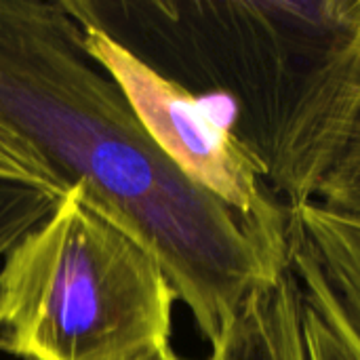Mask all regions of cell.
Segmentation results:
<instances>
[{"mask_svg":"<svg viewBox=\"0 0 360 360\" xmlns=\"http://www.w3.org/2000/svg\"><path fill=\"white\" fill-rule=\"evenodd\" d=\"M0 179L49 190L63 196L68 190L38 156V152L0 118Z\"/></svg>","mask_w":360,"mask_h":360,"instance_id":"10","label":"cell"},{"mask_svg":"<svg viewBox=\"0 0 360 360\" xmlns=\"http://www.w3.org/2000/svg\"><path fill=\"white\" fill-rule=\"evenodd\" d=\"M209 360H308L302 329V287L291 268L249 295Z\"/></svg>","mask_w":360,"mask_h":360,"instance_id":"6","label":"cell"},{"mask_svg":"<svg viewBox=\"0 0 360 360\" xmlns=\"http://www.w3.org/2000/svg\"><path fill=\"white\" fill-rule=\"evenodd\" d=\"M289 268L302 287V329L308 360H360V331L310 255L291 245Z\"/></svg>","mask_w":360,"mask_h":360,"instance_id":"8","label":"cell"},{"mask_svg":"<svg viewBox=\"0 0 360 360\" xmlns=\"http://www.w3.org/2000/svg\"><path fill=\"white\" fill-rule=\"evenodd\" d=\"M289 211V243L310 255L360 331V224L306 205Z\"/></svg>","mask_w":360,"mask_h":360,"instance_id":"7","label":"cell"},{"mask_svg":"<svg viewBox=\"0 0 360 360\" xmlns=\"http://www.w3.org/2000/svg\"><path fill=\"white\" fill-rule=\"evenodd\" d=\"M156 74L202 97L262 167L300 103L360 40V0H61Z\"/></svg>","mask_w":360,"mask_h":360,"instance_id":"2","label":"cell"},{"mask_svg":"<svg viewBox=\"0 0 360 360\" xmlns=\"http://www.w3.org/2000/svg\"><path fill=\"white\" fill-rule=\"evenodd\" d=\"M61 196L17 181L0 179V257L19 243L23 234L44 221Z\"/></svg>","mask_w":360,"mask_h":360,"instance_id":"9","label":"cell"},{"mask_svg":"<svg viewBox=\"0 0 360 360\" xmlns=\"http://www.w3.org/2000/svg\"><path fill=\"white\" fill-rule=\"evenodd\" d=\"M285 209L319 207L360 224V40L312 84L266 169Z\"/></svg>","mask_w":360,"mask_h":360,"instance_id":"5","label":"cell"},{"mask_svg":"<svg viewBox=\"0 0 360 360\" xmlns=\"http://www.w3.org/2000/svg\"><path fill=\"white\" fill-rule=\"evenodd\" d=\"M143 360H179V356L173 352V348H171V346H165V348L156 350L154 354H150L148 359H143Z\"/></svg>","mask_w":360,"mask_h":360,"instance_id":"11","label":"cell"},{"mask_svg":"<svg viewBox=\"0 0 360 360\" xmlns=\"http://www.w3.org/2000/svg\"><path fill=\"white\" fill-rule=\"evenodd\" d=\"M160 264L78 188L2 257L0 350L21 360H143L171 346Z\"/></svg>","mask_w":360,"mask_h":360,"instance_id":"3","label":"cell"},{"mask_svg":"<svg viewBox=\"0 0 360 360\" xmlns=\"http://www.w3.org/2000/svg\"><path fill=\"white\" fill-rule=\"evenodd\" d=\"M0 118L160 264L209 344L289 270L291 243L264 236L154 143L63 2L0 0Z\"/></svg>","mask_w":360,"mask_h":360,"instance_id":"1","label":"cell"},{"mask_svg":"<svg viewBox=\"0 0 360 360\" xmlns=\"http://www.w3.org/2000/svg\"><path fill=\"white\" fill-rule=\"evenodd\" d=\"M82 30L91 57L122 89L154 143L255 230L278 245H289V211L230 124L202 97L156 74L101 32Z\"/></svg>","mask_w":360,"mask_h":360,"instance_id":"4","label":"cell"}]
</instances>
